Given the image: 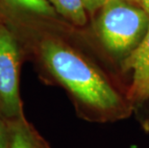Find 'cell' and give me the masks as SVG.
Masks as SVG:
<instances>
[{
    "label": "cell",
    "instance_id": "6da1fadb",
    "mask_svg": "<svg viewBox=\"0 0 149 148\" xmlns=\"http://www.w3.org/2000/svg\"><path fill=\"white\" fill-rule=\"evenodd\" d=\"M38 54L46 71L71 94L79 116L107 123L128 118L134 105L124 98L93 63L65 43L46 38Z\"/></svg>",
    "mask_w": 149,
    "mask_h": 148
},
{
    "label": "cell",
    "instance_id": "7a4b0ae2",
    "mask_svg": "<svg viewBox=\"0 0 149 148\" xmlns=\"http://www.w3.org/2000/svg\"><path fill=\"white\" fill-rule=\"evenodd\" d=\"M98 34L104 47L126 57L141 42L149 26V15L128 0H107L101 8Z\"/></svg>",
    "mask_w": 149,
    "mask_h": 148
},
{
    "label": "cell",
    "instance_id": "3957f363",
    "mask_svg": "<svg viewBox=\"0 0 149 148\" xmlns=\"http://www.w3.org/2000/svg\"><path fill=\"white\" fill-rule=\"evenodd\" d=\"M21 51L15 37L0 23V115L6 121L24 117L19 93Z\"/></svg>",
    "mask_w": 149,
    "mask_h": 148
},
{
    "label": "cell",
    "instance_id": "277c9868",
    "mask_svg": "<svg viewBox=\"0 0 149 148\" xmlns=\"http://www.w3.org/2000/svg\"><path fill=\"white\" fill-rule=\"evenodd\" d=\"M122 68L132 71V85L127 96L134 103L149 98V26L138 46L124 59Z\"/></svg>",
    "mask_w": 149,
    "mask_h": 148
},
{
    "label": "cell",
    "instance_id": "5b68a950",
    "mask_svg": "<svg viewBox=\"0 0 149 148\" xmlns=\"http://www.w3.org/2000/svg\"><path fill=\"white\" fill-rule=\"evenodd\" d=\"M7 123L9 148H50L48 142L25 116Z\"/></svg>",
    "mask_w": 149,
    "mask_h": 148
},
{
    "label": "cell",
    "instance_id": "8992f818",
    "mask_svg": "<svg viewBox=\"0 0 149 148\" xmlns=\"http://www.w3.org/2000/svg\"><path fill=\"white\" fill-rule=\"evenodd\" d=\"M0 7L8 11L23 12L45 17H55V11L47 0H0Z\"/></svg>",
    "mask_w": 149,
    "mask_h": 148
},
{
    "label": "cell",
    "instance_id": "52a82bcc",
    "mask_svg": "<svg viewBox=\"0 0 149 148\" xmlns=\"http://www.w3.org/2000/svg\"><path fill=\"white\" fill-rule=\"evenodd\" d=\"M55 11L76 25L87 22V11L82 0H47Z\"/></svg>",
    "mask_w": 149,
    "mask_h": 148
},
{
    "label": "cell",
    "instance_id": "ba28073f",
    "mask_svg": "<svg viewBox=\"0 0 149 148\" xmlns=\"http://www.w3.org/2000/svg\"><path fill=\"white\" fill-rule=\"evenodd\" d=\"M0 148H9L8 123L0 115Z\"/></svg>",
    "mask_w": 149,
    "mask_h": 148
},
{
    "label": "cell",
    "instance_id": "9c48e42d",
    "mask_svg": "<svg viewBox=\"0 0 149 148\" xmlns=\"http://www.w3.org/2000/svg\"><path fill=\"white\" fill-rule=\"evenodd\" d=\"M107 0H82L87 12L93 13L97 9L102 8Z\"/></svg>",
    "mask_w": 149,
    "mask_h": 148
},
{
    "label": "cell",
    "instance_id": "30bf717a",
    "mask_svg": "<svg viewBox=\"0 0 149 148\" xmlns=\"http://www.w3.org/2000/svg\"><path fill=\"white\" fill-rule=\"evenodd\" d=\"M141 5L142 9H143L149 15V0H141Z\"/></svg>",
    "mask_w": 149,
    "mask_h": 148
},
{
    "label": "cell",
    "instance_id": "8fae6325",
    "mask_svg": "<svg viewBox=\"0 0 149 148\" xmlns=\"http://www.w3.org/2000/svg\"><path fill=\"white\" fill-rule=\"evenodd\" d=\"M128 1H131V2H138V3H139V4H141V0H128Z\"/></svg>",
    "mask_w": 149,
    "mask_h": 148
}]
</instances>
